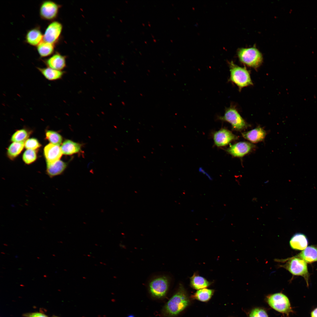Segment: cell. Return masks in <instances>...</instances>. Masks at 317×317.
Returning <instances> with one entry per match:
<instances>
[{"mask_svg":"<svg viewBox=\"0 0 317 317\" xmlns=\"http://www.w3.org/2000/svg\"><path fill=\"white\" fill-rule=\"evenodd\" d=\"M24 142H14L11 144L7 150V154L12 159L16 157L23 150Z\"/></svg>","mask_w":317,"mask_h":317,"instance_id":"obj_24","label":"cell"},{"mask_svg":"<svg viewBox=\"0 0 317 317\" xmlns=\"http://www.w3.org/2000/svg\"><path fill=\"white\" fill-rule=\"evenodd\" d=\"M266 134L265 131L260 127L242 133V136L244 138L253 143H257L262 141Z\"/></svg>","mask_w":317,"mask_h":317,"instance_id":"obj_15","label":"cell"},{"mask_svg":"<svg viewBox=\"0 0 317 317\" xmlns=\"http://www.w3.org/2000/svg\"><path fill=\"white\" fill-rule=\"evenodd\" d=\"M46 139L51 144L59 146L62 141V136L56 132L49 130L46 133Z\"/></svg>","mask_w":317,"mask_h":317,"instance_id":"obj_25","label":"cell"},{"mask_svg":"<svg viewBox=\"0 0 317 317\" xmlns=\"http://www.w3.org/2000/svg\"><path fill=\"white\" fill-rule=\"evenodd\" d=\"M308 239L305 235L301 233H296L291 239L289 244L291 248L296 250H303L307 247Z\"/></svg>","mask_w":317,"mask_h":317,"instance_id":"obj_16","label":"cell"},{"mask_svg":"<svg viewBox=\"0 0 317 317\" xmlns=\"http://www.w3.org/2000/svg\"><path fill=\"white\" fill-rule=\"evenodd\" d=\"M62 29V25L59 22L51 21L45 29L43 41L55 45L59 40Z\"/></svg>","mask_w":317,"mask_h":317,"instance_id":"obj_9","label":"cell"},{"mask_svg":"<svg viewBox=\"0 0 317 317\" xmlns=\"http://www.w3.org/2000/svg\"><path fill=\"white\" fill-rule=\"evenodd\" d=\"M44 152L47 164H51L60 160L63 154L60 147L51 143L46 145Z\"/></svg>","mask_w":317,"mask_h":317,"instance_id":"obj_12","label":"cell"},{"mask_svg":"<svg viewBox=\"0 0 317 317\" xmlns=\"http://www.w3.org/2000/svg\"><path fill=\"white\" fill-rule=\"evenodd\" d=\"M220 119L228 122L235 130L241 131L246 128L248 125L233 106L226 108L224 115L219 117Z\"/></svg>","mask_w":317,"mask_h":317,"instance_id":"obj_7","label":"cell"},{"mask_svg":"<svg viewBox=\"0 0 317 317\" xmlns=\"http://www.w3.org/2000/svg\"><path fill=\"white\" fill-rule=\"evenodd\" d=\"M127 317H135L134 315L132 314L129 315Z\"/></svg>","mask_w":317,"mask_h":317,"instance_id":"obj_32","label":"cell"},{"mask_svg":"<svg viewBox=\"0 0 317 317\" xmlns=\"http://www.w3.org/2000/svg\"><path fill=\"white\" fill-rule=\"evenodd\" d=\"M190 286L193 289L198 290L206 288L211 284V282L195 273L190 278Z\"/></svg>","mask_w":317,"mask_h":317,"instance_id":"obj_21","label":"cell"},{"mask_svg":"<svg viewBox=\"0 0 317 317\" xmlns=\"http://www.w3.org/2000/svg\"><path fill=\"white\" fill-rule=\"evenodd\" d=\"M230 76L229 81L236 85L239 90L253 85L249 71L245 67H241L232 61L229 63Z\"/></svg>","mask_w":317,"mask_h":317,"instance_id":"obj_3","label":"cell"},{"mask_svg":"<svg viewBox=\"0 0 317 317\" xmlns=\"http://www.w3.org/2000/svg\"><path fill=\"white\" fill-rule=\"evenodd\" d=\"M169 285L168 277L165 275L155 277L149 282V292L153 297L160 299L164 298L168 291Z\"/></svg>","mask_w":317,"mask_h":317,"instance_id":"obj_5","label":"cell"},{"mask_svg":"<svg viewBox=\"0 0 317 317\" xmlns=\"http://www.w3.org/2000/svg\"><path fill=\"white\" fill-rule=\"evenodd\" d=\"M1 253H3V254H5V253H3V252H1Z\"/></svg>","mask_w":317,"mask_h":317,"instance_id":"obj_34","label":"cell"},{"mask_svg":"<svg viewBox=\"0 0 317 317\" xmlns=\"http://www.w3.org/2000/svg\"><path fill=\"white\" fill-rule=\"evenodd\" d=\"M43 34L39 26H36L28 30L25 36V42L28 44L36 47L43 41Z\"/></svg>","mask_w":317,"mask_h":317,"instance_id":"obj_14","label":"cell"},{"mask_svg":"<svg viewBox=\"0 0 317 317\" xmlns=\"http://www.w3.org/2000/svg\"><path fill=\"white\" fill-rule=\"evenodd\" d=\"M41 146V145L36 139L31 138L26 141L24 143V146L27 149L34 150Z\"/></svg>","mask_w":317,"mask_h":317,"instance_id":"obj_29","label":"cell"},{"mask_svg":"<svg viewBox=\"0 0 317 317\" xmlns=\"http://www.w3.org/2000/svg\"><path fill=\"white\" fill-rule=\"evenodd\" d=\"M190 298L183 286L180 284L176 292L163 308L161 313L165 317H175L190 305Z\"/></svg>","mask_w":317,"mask_h":317,"instance_id":"obj_1","label":"cell"},{"mask_svg":"<svg viewBox=\"0 0 317 317\" xmlns=\"http://www.w3.org/2000/svg\"><path fill=\"white\" fill-rule=\"evenodd\" d=\"M28 134L24 129H21L15 132L12 135L11 140L14 142H24L28 137Z\"/></svg>","mask_w":317,"mask_h":317,"instance_id":"obj_26","label":"cell"},{"mask_svg":"<svg viewBox=\"0 0 317 317\" xmlns=\"http://www.w3.org/2000/svg\"><path fill=\"white\" fill-rule=\"evenodd\" d=\"M248 317H269L266 310L264 308L256 307L249 312Z\"/></svg>","mask_w":317,"mask_h":317,"instance_id":"obj_27","label":"cell"},{"mask_svg":"<svg viewBox=\"0 0 317 317\" xmlns=\"http://www.w3.org/2000/svg\"><path fill=\"white\" fill-rule=\"evenodd\" d=\"M265 300L271 308L287 317L294 313L289 298L282 293L269 294L266 297Z\"/></svg>","mask_w":317,"mask_h":317,"instance_id":"obj_2","label":"cell"},{"mask_svg":"<svg viewBox=\"0 0 317 317\" xmlns=\"http://www.w3.org/2000/svg\"><path fill=\"white\" fill-rule=\"evenodd\" d=\"M310 316L311 317H317V307L311 311Z\"/></svg>","mask_w":317,"mask_h":317,"instance_id":"obj_31","label":"cell"},{"mask_svg":"<svg viewBox=\"0 0 317 317\" xmlns=\"http://www.w3.org/2000/svg\"><path fill=\"white\" fill-rule=\"evenodd\" d=\"M29 317H48L45 315L40 313H34L30 314Z\"/></svg>","mask_w":317,"mask_h":317,"instance_id":"obj_30","label":"cell"},{"mask_svg":"<svg viewBox=\"0 0 317 317\" xmlns=\"http://www.w3.org/2000/svg\"><path fill=\"white\" fill-rule=\"evenodd\" d=\"M37 158L36 153L34 150L27 149L23 153V159L27 164H29L35 161Z\"/></svg>","mask_w":317,"mask_h":317,"instance_id":"obj_28","label":"cell"},{"mask_svg":"<svg viewBox=\"0 0 317 317\" xmlns=\"http://www.w3.org/2000/svg\"><path fill=\"white\" fill-rule=\"evenodd\" d=\"M43 61L47 67L59 70L64 69L66 65L65 57L58 52Z\"/></svg>","mask_w":317,"mask_h":317,"instance_id":"obj_13","label":"cell"},{"mask_svg":"<svg viewBox=\"0 0 317 317\" xmlns=\"http://www.w3.org/2000/svg\"><path fill=\"white\" fill-rule=\"evenodd\" d=\"M214 292L212 289L203 288L198 290L190 296L192 299L203 302H207L211 298Z\"/></svg>","mask_w":317,"mask_h":317,"instance_id":"obj_23","label":"cell"},{"mask_svg":"<svg viewBox=\"0 0 317 317\" xmlns=\"http://www.w3.org/2000/svg\"><path fill=\"white\" fill-rule=\"evenodd\" d=\"M296 257L306 263H311L317 261V247L313 246L307 247Z\"/></svg>","mask_w":317,"mask_h":317,"instance_id":"obj_17","label":"cell"},{"mask_svg":"<svg viewBox=\"0 0 317 317\" xmlns=\"http://www.w3.org/2000/svg\"><path fill=\"white\" fill-rule=\"evenodd\" d=\"M55 45L43 41L36 47L40 56L44 58L51 56L54 52Z\"/></svg>","mask_w":317,"mask_h":317,"instance_id":"obj_22","label":"cell"},{"mask_svg":"<svg viewBox=\"0 0 317 317\" xmlns=\"http://www.w3.org/2000/svg\"><path fill=\"white\" fill-rule=\"evenodd\" d=\"M60 148L63 154L71 155L79 152L81 149V146L79 143L67 140L62 144Z\"/></svg>","mask_w":317,"mask_h":317,"instance_id":"obj_20","label":"cell"},{"mask_svg":"<svg viewBox=\"0 0 317 317\" xmlns=\"http://www.w3.org/2000/svg\"><path fill=\"white\" fill-rule=\"evenodd\" d=\"M60 6L50 0L43 1L40 4L39 14L42 19L52 21L57 17Z\"/></svg>","mask_w":317,"mask_h":317,"instance_id":"obj_8","label":"cell"},{"mask_svg":"<svg viewBox=\"0 0 317 317\" xmlns=\"http://www.w3.org/2000/svg\"><path fill=\"white\" fill-rule=\"evenodd\" d=\"M281 266L293 275L303 276L308 286L309 275L307 263L304 260L295 256L289 259L285 264Z\"/></svg>","mask_w":317,"mask_h":317,"instance_id":"obj_6","label":"cell"},{"mask_svg":"<svg viewBox=\"0 0 317 317\" xmlns=\"http://www.w3.org/2000/svg\"><path fill=\"white\" fill-rule=\"evenodd\" d=\"M254 148L255 146L252 144L241 141L231 145L227 151L234 157H241L250 152Z\"/></svg>","mask_w":317,"mask_h":317,"instance_id":"obj_10","label":"cell"},{"mask_svg":"<svg viewBox=\"0 0 317 317\" xmlns=\"http://www.w3.org/2000/svg\"><path fill=\"white\" fill-rule=\"evenodd\" d=\"M44 276L45 277H46V276H46L45 275H44Z\"/></svg>","mask_w":317,"mask_h":317,"instance_id":"obj_33","label":"cell"},{"mask_svg":"<svg viewBox=\"0 0 317 317\" xmlns=\"http://www.w3.org/2000/svg\"><path fill=\"white\" fill-rule=\"evenodd\" d=\"M47 173L50 177L61 174L66 167L65 163L59 160L51 164H47Z\"/></svg>","mask_w":317,"mask_h":317,"instance_id":"obj_19","label":"cell"},{"mask_svg":"<svg viewBox=\"0 0 317 317\" xmlns=\"http://www.w3.org/2000/svg\"><path fill=\"white\" fill-rule=\"evenodd\" d=\"M237 55L242 63L254 68H258L262 62V54L254 47L240 48L238 51Z\"/></svg>","mask_w":317,"mask_h":317,"instance_id":"obj_4","label":"cell"},{"mask_svg":"<svg viewBox=\"0 0 317 317\" xmlns=\"http://www.w3.org/2000/svg\"><path fill=\"white\" fill-rule=\"evenodd\" d=\"M237 138L231 131L224 129L215 132L213 135L215 144L217 146L226 145Z\"/></svg>","mask_w":317,"mask_h":317,"instance_id":"obj_11","label":"cell"},{"mask_svg":"<svg viewBox=\"0 0 317 317\" xmlns=\"http://www.w3.org/2000/svg\"><path fill=\"white\" fill-rule=\"evenodd\" d=\"M37 68L46 79L50 81H55L60 79L64 73V72L61 70L48 67H37Z\"/></svg>","mask_w":317,"mask_h":317,"instance_id":"obj_18","label":"cell"}]
</instances>
